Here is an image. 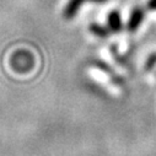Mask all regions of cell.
<instances>
[{"label": "cell", "mask_w": 156, "mask_h": 156, "mask_svg": "<svg viewBox=\"0 0 156 156\" xmlns=\"http://www.w3.org/2000/svg\"><path fill=\"white\" fill-rule=\"evenodd\" d=\"M85 2H90V3H106L107 0H69L66 3L63 15L66 20H71L76 16L77 11L80 10V8L83 6V4Z\"/></svg>", "instance_id": "6da1fadb"}, {"label": "cell", "mask_w": 156, "mask_h": 156, "mask_svg": "<svg viewBox=\"0 0 156 156\" xmlns=\"http://www.w3.org/2000/svg\"><path fill=\"white\" fill-rule=\"evenodd\" d=\"M89 31L92 34H95L96 37H100V38H107L109 36V32H111L107 26H103V25H100V23H96V22H94L89 26Z\"/></svg>", "instance_id": "277c9868"}, {"label": "cell", "mask_w": 156, "mask_h": 156, "mask_svg": "<svg viewBox=\"0 0 156 156\" xmlns=\"http://www.w3.org/2000/svg\"><path fill=\"white\" fill-rule=\"evenodd\" d=\"M107 27L111 32H121L123 28V22H122V16L121 12L113 10L108 14L107 16Z\"/></svg>", "instance_id": "3957f363"}, {"label": "cell", "mask_w": 156, "mask_h": 156, "mask_svg": "<svg viewBox=\"0 0 156 156\" xmlns=\"http://www.w3.org/2000/svg\"><path fill=\"white\" fill-rule=\"evenodd\" d=\"M146 9L150 11H156V0H149L146 4Z\"/></svg>", "instance_id": "8992f818"}, {"label": "cell", "mask_w": 156, "mask_h": 156, "mask_svg": "<svg viewBox=\"0 0 156 156\" xmlns=\"http://www.w3.org/2000/svg\"><path fill=\"white\" fill-rule=\"evenodd\" d=\"M144 16H145V11H144L143 8H140V6L134 8L132 10L130 16H129V20L127 22V30L129 32H135L140 27V25L143 23Z\"/></svg>", "instance_id": "7a4b0ae2"}, {"label": "cell", "mask_w": 156, "mask_h": 156, "mask_svg": "<svg viewBox=\"0 0 156 156\" xmlns=\"http://www.w3.org/2000/svg\"><path fill=\"white\" fill-rule=\"evenodd\" d=\"M155 66H156V53H152V54H150V57L146 59L145 69H146V70H152Z\"/></svg>", "instance_id": "5b68a950"}]
</instances>
